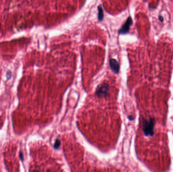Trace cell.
<instances>
[{
    "mask_svg": "<svg viewBox=\"0 0 173 172\" xmlns=\"http://www.w3.org/2000/svg\"><path fill=\"white\" fill-rule=\"evenodd\" d=\"M154 119L150 117L148 120L144 119L143 120L142 129L146 136H152L154 135Z\"/></svg>",
    "mask_w": 173,
    "mask_h": 172,
    "instance_id": "6da1fadb",
    "label": "cell"
},
{
    "mask_svg": "<svg viewBox=\"0 0 173 172\" xmlns=\"http://www.w3.org/2000/svg\"><path fill=\"white\" fill-rule=\"evenodd\" d=\"M110 86L107 83L104 82L97 86L95 91V94L98 98L107 97L109 94Z\"/></svg>",
    "mask_w": 173,
    "mask_h": 172,
    "instance_id": "7a4b0ae2",
    "label": "cell"
},
{
    "mask_svg": "<svg viewBox=\"0 0 173 172\" xmlns=\"http://www.w3.org/2000/svg\"><path fill=\"white\" fill-rule=\"evenodd\" d=\"M133 24V20L132 17L129 16L126 20V22L122 25L121 28L118 30L119 34H126L128 33L130 31V27Z\"/></svg>",
    "mask_w": 173,
    "mask_h": 172,
    "instance_id": "3957f363",
    "label": "cell"
},
{
    "mask_svg": "<svg viewBox=\"0 0 173 172\" xmlns=\"http://www.w3.org/2000/svg\"><path fill=\"white\" fill-rule=\"evenodd\" d=\"M109 63L112 71L115 74H118L119 71V65L117 61L115 59H110L109 60Z\"/></svg>",
    "mask_w": 173,
    "mask_h": 172,
    "instance_id": "277c9868",
    "label": "cell"
},
{
    "mask_svg": "<svg viewBox=\"0 0 173 172\" xmlns=\"http://www.w3.org/2000/svg\"><path fill=\"white\" fill-rule=\"evenodd\" d=\"M104 18V12L101 5L98 6V20L102 21Z\"/></svg>",
    "mask_w": 173,
    "mask_h": 172,
    "instance_id": "5b68a950",
    "label": "cell"
},
{
    "mask_svg": "<svg viewBox=\"0 0 173 172\" xmlns=\"http://www.w3.org/2000/svg\"><path fill=\"white\" fill-rule=\"evenodd\" d=\"M60 145H61V141H60V139H57L55 141L54 145V148L55 149H58L59 148Z\"/></svg>",
    "mask_w": 173,
    "mask_h": 172,
    "instance_id": "8992f818",
    "label": "cell"
},
{
    "mask_svg": "<svg viewBox=\"0 0 173 172\" xmlns=\"http://www.w3.org/2000/svg\"><path fill=\"white\" fill-rule=\"evenodd\" d=\"M6 77H7V80H10V79L12 77V72L11 71V70H8V71H7L6 73Z\"/></svg>",
    "mask_w": 173,
    "mask_h": 172,
    "instance_id": "52a82bcc",
    "label": "cell"
},
{
    "mask_svg": "<svg viewBox=\"0 0 173 172\" xmlns=\"http://www.w3.org/2000/svg\"><path fill=\"white\" fill-rule=\"evenodd\" d=\"M19 157H20V160H21L22 161H23V159H24V156H23V154L22 152H20V153H19Z\"/></svg>",
    "mask_w": 173,
    "mask_h": 172,
    "instance_id": "ba28073f",
    "label": "cell"
},
{
    "mask_svg": "<svg viewBox=\"0 0 173 172\" xmlns=\"http://www.w3.org/2000/svg\"><path fill=\"white\" fill-rule=\"evenodd\" d=\"M159 20H160L161 22H163V17L162 16H159Z\"/></svg>",
    "mask_w": 173,
    "mask_h": 172,
    "instance_id": "9c48e42d",
    "label": "cell"
},
{
    "mask_svg": "<svg viewBox=\"0 0 173 172\" xmlns=\"http://www.w3.org/2000/svg\"><path fill=\"white\" fill-rule=\"evenodd\" d=\"M128 118V119H130V120H134V118L133 117V116H129Z\"/></svg>",
    "mask_w": 173,
    "mask_h": 172,
    "instance_id": "30bf717a",
    "label": "cell"
},
{
    "mask_svg": "<svg viewBox=\"0 0 173 172\" xmlns=\"http://www.w3.org/2000/svg\"><path fill=\"white\" fill-rule=\"evenodd\" d=\"M34 172H39L38 171H34ZM47 172H50V171L49 170H48Z\"/></svg>",
    "mask_w": 173,
    "mask_h": 172,
    "instance_id": "8fae6325",
    "label": "cell"
}]
</instances>
